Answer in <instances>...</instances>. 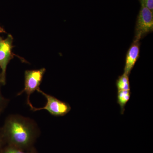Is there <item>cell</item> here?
Masks as SVG:
<instances>
[{"label": "cell", "instance_id": "cell-14", "mask_svg": "<svg viewBox=\"0 0 153 153\" xmlns=\"http://www.w3.org/2000/svg\"><path fill=\"white\" fill-rule=\"evenodd\" d=\"M0 31H1V32H4V30H3V29H2V28L1 27H0Z\"/></svg>", "mask_w": 153, "mask_h": 153}, {"label": "cell", "instance_id": "cell-12", "mask_svg": "<svg viewBox=\"0 0 153 153\" xmlns=\"http://www.w3.org/2000/svg\"><path fill=\"white\" fill-rule=\"evenodd\" d=\"M4 143L3 138L2 134L1 129L0 128V152L3 148V144Z\"/></svg>", "mask_w": 153, "mask_h": 153}, {"label": "cell", "instance_id": "cell-10", "mask_svg": "<svg viewBox=\"0 0 153 153\" xmlns=\"http://www.w3.org/2000/svg\"><path fill=\"white\" fill-rule=\"evenodd\" d=\"M2 85H3L1 76V72H0V113L2 112L5 109L8 103V100L4 97L1 92V88Z\"/></svg>", "mask_w": 153, "mask_h": 153}, {"label": "cell", "instance_id": "cell-3", "mask_svg": "<svg viewBox=\"0 0 153 153\" xmlns=\"http://www.w3.org/2000/svg\"><path fill=\"white\" fill-rule=\"evenodd\" d=\"M47 99V102L45 106L42 108L35 107L33 106L30 108L33 111L45 110L52 115L55 117L64 116L71 111V107L70 105L65 102L61 101L55 97L47 94L40 88L37 90Z\"/></svg>", "mask_w": 153, "mask_h": 153}, {"label": "cell", "instance_id": "cell-5", "mask_svg": "<svg viewBox=\"0 0 153 153\" xmlns=\"http://www.w3.org/2000/svg\"><path fill=\"white\" fill-rule=\"evenodd\" d=\"M13 41V36L9 34L5 39L0 43V68L3 85L6 84L7 66L12 58Z\"/></svg>", "mask_w": 153, "mask_h": 153}, {"label": "cell", "instance_id": "cell-1", "mask_svg": "<svg viewBox=\"0 0 153 153\" xmlns=\"http://www.w3.org/2000/svg\"><path fill=\"white\" fill-rule=\"evenodd\" d=\"M2 134L8 146L25 151L33 149L38 136L37 126L32 120L18 115L9 116L6 119Z\"/></svg>", "mask_w": 153, "mask_h": 153}, {"label": "cell", "instance_id": "cell-9", "mask_svg": "<svg viewBox=\"0 0 153 153\" xmlns=\"http://www.w3.org/2000/svg\"><path fill=\"white\" fill-rule=\"evenodd\" d=\"M0 153H37L35 148L30 151H25L7 145L2 149Z\"/></svg>", "mask_w": 153, "mask_h": 153}, {"label": "cell", "instance_id": "cell-8", "mask_svg": "<svg viewBox=\"0 0 153 153\" xmlns=\"http://www.w3.org/2000/svg\"><path fill=\"white\" fill-rule=\"evenodd\" d=\"M117 91L130 90L129 76L123 74L119 76L116 82Z\"/></svg>", "mask_w": 153, "mask_h": 153}, {"label": "cell", "instance_id": "cell-11", "mask_svg": "<svg viewBox=\"0 0 153 153\" xmlns=\"http://www.w3.org/2000/svg\"><path fill=\"white\" fill-rule=\"evenodd\" d=\"M141 5H143L153 12V0H139Z\"/></svg>", "mask_w": 153, "mask_h": 153}, {"label": "cell", "instance_id": "cell-6", "mask_svg": "<svg viewBox=\"0 0 153 153\" xmlns=\"http://www.w3.org/2000/svg\"><path fill=\"white\" fill-rule=\"evenodd\" d=\"M140 43L134 41L128 50L126 55L124 73L129 76L131 72L140 57Z\"/></svg>", "mask_w": 153, "mask_h": 153}, {"label": "cell", "instance_id": "cell-4", "mask_svg": "<svg viewBox=\"0 0 153 153\" xmlns=\"http://www.w3.org/2000/svg\"><path fill=\"white\" fill-rule=\"evenodd\" d=\"M46 72L45 68L37 70H26L25 74V87L23 90L19 92L17 95L19 96L24 93L27 95V104L30 108L33 106L30 101V96L35 91L40 88L43 76Z\"/></svg>", "mask_w": 153, "mask_h": 153}, {"label": "cell", "instance_id": "cell-7", "mask_svg": "<svg viewBox=\"0 0 153 153\" xmlns=\"http://www.w3.org/2000/svg\"><path fill=\"white\" fill-rule=\"evenodd\" d=\"M131 95L130 90L118 91L117 103L120 106L121 114L124 113L126 105L129 100Z\"/></svg>", "mask_w": 153, "mask_h": 153}, {"label": "cell", "instance_id": "cell-13", "mask_svg": "<svg viewBox=\"0 0 153 153\" xmlns=\"http://www.w3.org/2000/svg\"><path fill=\"white\" fill-rule=\"evenodd\" d=\"M1 31H0V34H1ZM3 39H2V38H1V35H0V43H1V42L2 41H3Z\"/></svg>", "mask_w": 153, "mask_h": 153}, {"label": "cell", "instance_id": "cell-2", "mask_svg": "<svg viewBox=\"0 0 153 153\" xmlns=\"http://www.w3.org/2000/svg\"><path fill=\"white\" fill-rule=\"evenodd\" d=\"M153 31V12L141 5L135 28L134 41H140Z\"/></svg>", "mask_w": 153, "mask_h": 153}]
</instances>
